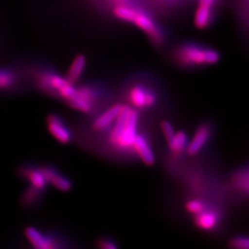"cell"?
<instances>
[{"label": "cell", "mask_w": 249, "mask_h": 249, "mask_svg": "<svg viewBox=\"0 0 249 249\" xmlns=\"http://www.w3.org/2000/svg\"><path fill=\"white\" fill-rule=\"evenodd\" d=\"M139 124L140 116L137 109L123 105L119 116L110 126L107 137L109 145L118 152L134 153V142L139 133Z\"/></svg>", "instance_id": "cell-1"}, {"label": "cell", "mask_w": 249, "mask_h": 249, "mask_svg": "<svg viewBox=\"0 0 249 249\" xmlns=\"http://www.w3.org/2000/svg\"><path fill=\"white\" fill-rule=\"evenodd\" d=\"M172 58L180 68L193 70L217 64L221 54L211 46L194 41H184L175 46Z\"/></svg>", "instance_id": "cell-2"}, {"label": "cell", "mask_w": 249, "mask_h": 249, "mask_svg": "<svg viewBox=\"0 0 249 249\" xmlns=\"http://www.w3.org/2000/svg\"><path fill=\"white\" fill-rule=\"evenodd\" d=\"M129 106L138 110H150L158 105L159 95L156 89L148 84L138 82L133 84L127 91Z\"/></svg>", "instance_id": "cell-3"}, {"label": "cell", "mask_w": 249, "mask_h": 249, "mask_svg": "<svg viewBox=\"0 0 249 249\" xmlns=\"http://www.w3.org/2000/svg\"><path fill=\"white\" fill-rule=\"evenodd\" d=\"M193 221L198 229L205 231H213L223 221V213L218 206L209 203L204 210L193 215Z\"/></svg>", "instance_id": "cell-4"}, {"label": "cell", "mask_w": 249, "mask_h": 249, "mask_svg": "<svg viewBox=\"0 0 249 249\" xmlns=\"http://www.w3.org/2000/svg\"><path fill=\"white\" fill-rule=\"evenodd\" d=\"M213 127L211 123L204 122L199 124L196 127L195 134L192 137V140L190 142L188 141L187 150H186L187 155L194 156L202 151L205 146L210 142L211 138L213 136Z\"/></svg>", "instance_id": "cell-5"}, {"label": "cell", "mask_w": 249, "mask_h": 249, "mask_svg": "<svg viewBox=\"0 0 249 249\" xmlns=\"http://www.w3.org/2000/svg\"><path fill=\"white\" fill-rule=\"evenodd\" d=\"M46 124L49 132L53 138L62 144H69L71 142V130L66 124L62 117L57 114H51L46 118Z\"/></svg>", "instance_id": "cell-6"}, {"label": "cell", "mask_w": 249, "mask_h": 249, "mask_svg": "<svg viewBox=\"0 0 249 249\" xmlns=\"http://www.w3.org/2000/svg\"><path fill=\"white\" fill-rule=\"evenodd\" d=\"M220 7H212L207 5L197 4L195 15H194V24L197 29H209L213 25L218 19V15Z\"/></svg>", "instance_id": "cell-7"}, {"label": "cell", "mask_w": 249, "mask_h": 249, "mask_svg": "<svg viewBox=\"0 0 249 249\" xmlns=\"http://www.w3.org/2000/svg\"><path fill=\"white\" fill-rule=\"evenodd\" d=\"M134 153L141 159L143 163L151 166L155 162V154L152 150L150 139L142 133L136 136L133 145Z\"/></svg>", "instance_id": "cell-8"}, {"label": "cell", "mask_w": 249, "mask_h": 249, "mask_svg": "<svg viewBox=\"0 0 249 249\" xmlns=\"http://www.w3.org/2000/svg\"><path fill=\"white\" fill-rule=\"evenodd\" d=\"M24 234L29 243L37 249H53L58 248L56 240L44 232L38 230L36 227L29 226L25 228Z\"/></svg>", "instance_id": "cell-9"}, {"label": "cell", "mask_w": 249, "mask_h": 249, "mask_svg": "<svg viewBox=\"0 0 249 249\" xmlns=\"http://www.w3.org/2000/svg\"><path fill=\"white\" fill-rule=\"evenodd\" d=\"M122 107V104H116L104 111L93 120L91 124L92 129L97 132H102L107 130V128H110V126L116 121L117 116H119Z\"/></svg>", "instance_id": "cell-10"}, {"label": "cell", "mask_w": 249, "mask_h": 249, "mask_svg": "<svg viewBox=\"0 0 249 249\" xmlns=\"http://www.w3.org/2000/svg\"><path fill=\"white\" fill-rule=\"evenodd\" d=\"M41 169L45 175L47 183L53 185V187H56L60 191L68 192L71 190V180L64 176L56 168H54L52 165H45L42 166Z\"/></svg>", "instance_id": "cell-11"}, {"label": "cell", "mask_w": 249, "mask_h": 249, "mask_svg": "<svg viewBox=\"0 0 249 249\" xmlns=\"http://www.w3.org/2000/svg\"><path fill=\"white\" fill-rule=\"evenodd\" d=\"M20 175L30 183V186L41 191H45L46 189L48 183L41 167L25 165L20 168Z\"/></svg>", "instance_id": "cell-12"}, {"label": "cell", "mask_w": 249, "mask_h": 249, "mask_svg": "<svg viewBox=\"0 0 249 249\" xmlns=\"http://www.w3.org/2000/svg\"><path fill=\"white\" fill-rule=\"evenodd\" d=\"M232 189L249 197V165L235 171L231 179Z\"/></svg>", "instance_id": "cell-13"}, {"label": "cell", "mask_w": 249, "mask_h": 249, "mask_svg": "<svg viewBox=\"0 0 249 249\" xmlns=\"http://www.w3.org/2000/svg\"><path fill=\"white\" fill-rule=\"evenodd\" d=\"M188 137L185 131L176 132L174 138L167 142L170 153L173 158H179L187 150Z\"/></svg>", "instance_id": "cell-14"}, {"label": "cell", "mask_w": 249, "mask_h": 249, "mask_svg": "<svg viewBox=\"0 0 249 249\" xmlns=\"http://www.w3.org/2000/svg\"><path fill=\"white\" fill-rule=\"evenodd\" d=\"M86 64H87L86 56L84 54H78L72 61L66 78L73 84L77 83L84 73Z\"/></svg>", "instance_id": "cell-15"}, {"label": "cell", "mask_w": 249, "mask_h": 249, "mask_svg": "<svg viewBox=\"0 0 249 249\" xmlns=\"http://www.w3.org/2000/svg\"><path fill=\"white\" fill-rule=\"evenodd\" d=\"M142 8V7H141ZM140 8H135L130 6H116L111 9L110 13L113 17L125 23H132Z\"/></svg>", "instance_id": "cell-16"}, {"label": "cell", "mask_w": 249, "mask_h": 249, "mask_svg": "<svg viewBox=\"0 0 249 249\" xmlns=\"http://www.w3.org/2000/svg\"><path fill=\"white\" fill-rule=\"evenodd\" d=\"M42 192L43 191L37 189L36 187L30 186L24 191L22 197H21L22 204L26 206V207H32L34 205L37 204L41 199Z\"/></svg>", "instance_id": "cell-17"}, {"label": "cell", "mask_w": 249, "mask_h": 249, "mask_svg": "<svg viewBox=\"0 0 249 249\" xmlns=\"http://www.w3.org/2000/svg\"><path fill=\"white\" fill-rule=\"evenodd\" d=\"M17 80L15 73L9 69L0 68V89L11 88Z\"/></svg>", "instance_id": "cell-18"}, {"label": "cell", "mask_w": 249, "mask_h": 249, "mask_svg": "<svg viewBox=\"0 0 249 249\" xmlns=\"http://www.w3.org/2000/svg\"><path fill=\"white\" fill-rule=\"evenodd\" d=\"M231 249H249V235H236L229 241Z\"/></svg>", "instance_id": "cell-19"}, {"label": "cell", "mask_w": 249, "mask_h": 249, "mask_svg": "<svg viewBox=\"0 0 249 249\" xmlns=\"http://www.w3.org/2000/svg\"><path fill=\"white\" fill-rule=\"evenodd\" d=\"M160 129L163 134L164 139L166 140V142H169L176 134L173 124H171L167 120H163L160 122Z\"/></svg>", "instance_id": "cell-20"}, {"label": "cell", "mask_w": 249, "mask_h": 249, "mask_svg": "<svg viewBox=\"0 0 249 249\" xmlns=\"http://www.w3.org/2000/svg\"><path fill=\"white\" fill-rule=\"evenodd\" d=\"M97 247L101 249H117L118 245L116 241L110 237H103L97 241Z\"/></svg>", "instance_id": "cell-21"}]
</instances>
